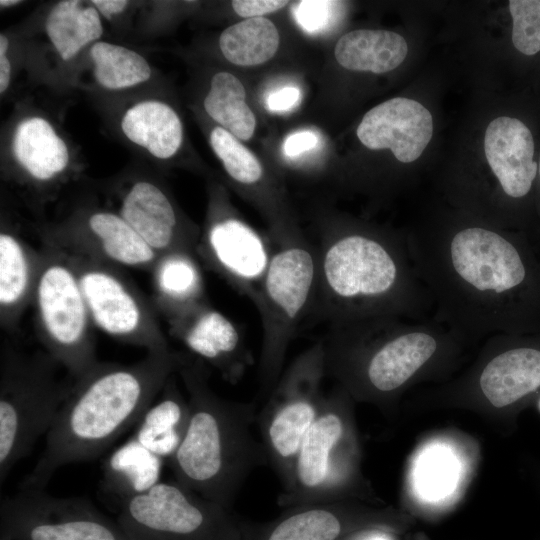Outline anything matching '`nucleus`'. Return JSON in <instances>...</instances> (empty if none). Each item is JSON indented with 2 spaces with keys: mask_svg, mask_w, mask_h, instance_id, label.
<instances>
[{
  "mask_svg": "<svg viewBox=\"0 0 540 540\" xmlns=\"http://www.w3.org/2000/svg\"><path fill=\"white\" fill-rule=\"evenodd\" d=\"M433 318L454 333H540V259L495 225L450 222L405 238Z\"/></svg>",
  "mask_w": 540,
  "mask_h": 540,
  "instance_id": "1",
  "label": "nucleus"
},
{
  "mask_svg": "<svg viewBox=\"0 0 540 540\" xmlns=\"http://www.w3.org/2000/svg\"><path fill=\"white\" fill-rule=\"evenodd\" d=\"M318 281L309 314L329 326L378 317L423 320L433 309L406 240L359 224L323 230L315 244Z\"/></svg>",
  "mask_w": 540,
  "mask_h": 540,
  "instance_id": "2",
  "label": "nucleus"
},
{
  "mask_svg": "<svg viewBox=\"0 0 540 540\" xmlns=\"http://www.w3.org/2000/svg\"><path fill=\"white\" fill-rule=\"evenodd\" d=\"M179 363L180 352L147 353L132 364L98 362L74 380L20 489L44 490L57 469L99 457L140 421Z\"/></svg>",
  "mask_w": 540,
  "mask_h": 540,
  "instance_id": "3",
  "label": "nucleus"
},
{
  "mask_svg": "<svg viewBox=\"0 0 540 540\" xmlns=\"http://www.w3.org/2000/svg\"><path fill=\"white\" fill-rule=\"evenodd\" d=\"M177 374L188 393L190 417L170 467L178 483L228 507L251 472L269 464L251 430L256 404L218 396L207 364L190 353L180 352Z\"/></svg>",
  "mask_w": 540,
  "mask_h": 540,
  "instance_id": "4",
  "label": "nucleus"
},
{
  "mask_svg": "<svg viewBox=\"0 0 540 540\" xmlns=\"http://www.w3.org/2000/svg\"><path fill=\"white\" fill-rule=\"evenodd\" d=\"M461 338L434 318L378 317L329 326L326 375L356 394L398 391Z\"/></svg>",
  "mask_w": 540,
  "mask_h": 540,
  "instance_id": "5",
  "label": "nucleus"
},
{
  "mask_svg": "<svg viewBox=\"0 0 540 540\" xmlns=\"http://www.w3.org/2000/svg\"><path fill=\"white\" fill-rule=\"evenodd\" d=\"M46 351L26 352L5 340L0 352V482L47 434L74 379Z\"/></svg>",
  "mask_w": 540,
  "mask_h": 540,
  "instance_id": "6",
  "label": "nucleus"
},
{
  "mask_svg": "<svg viewBox=\"0 0 540 540\" xmlns=\"http://www.w3.org/2000/svg\"><path fill=\"white\" fill-rule=\"evenodd\" d=\"M254 305L262 322L260 395L268 398L283 370L290 343L308 317L318 281L315 244L299 230L275 241Z\"/></svg>",
  "mask_w": 540,
  "mask_h": 540,
  "instance_id": "7",
  "label": "nucleus"
},
{
  "mask_svg": "<svg viewBox=\"0 0 540 540\" xmlns=\"http://www.w3.org/2000/svg\"><path fill=\"white\" fill-rule=\"evenodd\" d=\"M32 305L37 337L74 380L99 361L88 306L77 274L65 252L42 244Z\"/></svg>",
  "mask_w": 540,
  "mask_h": 540,
  "instance_id": "8",
  "label": "nucleus"
},
{
  "mask_svg": "<svg viewBox=\"0 0 540 540\" xmlns=\"http://www.w3.org/2000/svg\"><path fill=\"white\" fill-rule=\"evenodd\" d=\"M325 376L320 339L283 370L257 418L269 465L278 476L282 490L290 484L300 446L317 417L324 397L321 385Z\"/></svg>",
  "mask_w": 540,
  "mask_h": 540,
  "instance_id": "9",
  "label": "nucleus"
},
{
  "mask_svg": "<svg viewBox=\"0 0 540 540\" xmlns=\"http://www.w3.org/2000/svg\"><path fill=\"white\" fill-rule=\"evenodd\" d=\"M346 399L343 388L323 397L300 446L290 484L279 494L280 505L335 501L350 484L355 443Z\"/></svg>",
  "mask_w": 540,
  "mask_h": 540,
  "instance_id": "10",
  "label": "nucleus"
},
{
  "mask_svg": "<svg viewBox=\"0 0 540 540\" xmlns=\"http://www.w3.org/2000/svg\"><path fill=\"white\" fill-rule=\"evenodd\" d=\"M66 254L95 327L120 342L143 347L148 353L171 350L154 307L120 267Z\"/></svg>",
  "mask_w": 540,
  "mask_h": 540,
  "instance_id": "11",
  "label": "nucleus"
},
{
  "mask_svg": "<svg viewBox=\"0 0 540 540\" xmlns=\"http://www.w3.org/2000/svg\"><path fill=\"white\" fill-rule=\"evenodd\" d=\"M273 247L233 213L223 195L212 193L196 255L238 293L253 303Z\"/></svg>",
  "mask_w": 540,
  "mask_h": 540,
  "instance_id": "12",
  "label": "nucleus"
},
{
  "mask_svg": "<svg viewBox=\"0 0 540 540\" xmlns=\"http://www.w3.org/2000/svg\"><path fill=\"white\" fill-rule=\"evenodd\" d=\"M38 231L42 244L120 268L151 270L160 257L116 210L81 207Z\"/></svg>",
  "mask_w": 540,
  "mask_h": 540,
  "instance_id": "13",
  "label": "nucleus"
},
{
  "mask_svg": "<svg viewBox=\"0 0 540 540\" xmlns=\"http://www.w3.org/2000/svg\"><path fill=\"white\" fill-rule=\"evenodd\" d=\"M116 211L159 256L176 251L196 254L199 229L157 180L140 176L121 183Z\"/></svg>",
  "mask_w": 540,
  "mask_h": 540,
  "instance_id": "14",
  "label": "nucleus"
},
{
  "mask_svg": "<svg viewBox=\"0 0 540 540\" xmlns=\"http://www.w3.org/2000/svg\"><path fill=\"white\" fill-rule=\"evenodd\" d=\"M122 503L125 521L138 530L154 534V537H197L210 524L225 521V507L176 480L160 481L147 492Z\"/></svg>",
  "mask_w": 540,
  "mask_h": 540,
  "instance_id": "15",
  "label": "nucleus"
},
{
  "mask_svg": "<svg viewBox=\"0 0 540 540\" xmlns=\"http://www.w3.org/2000/svg\"><path fill=\"white\" fill-rule=\"evenodd\" d=\"M2 511L11 522L24 524L28 540H118L114 530L82 499L20 489L5 498Z\"/></svg>",
  "mask_w": 540,
  "mask_h": 540,
  "instance_id": "16",
  "label": "nucleus"
},
{
  "mask_svg": "<svg viewBox=\"0 0 540 540\" xmlns=\"http://www.w3.org/2000/svg\"><path fill=\"white\" fill-rule=\"evenodd\" d=\"M168 324L170 334L191 355L215 368L228 383L239 382L253 362L239 329L209 302Z\"/></svg>",
  "mask_w": 540,
  "mask_h": 540,
  "instance_id": "17",
  "label": "nucleus"
},
{
  "mask_svg": "<svg viewBox=\"0 0 540 540\" xmlns=\"http://www.w3.org/2000/svg\"><path fill=\"white\" fill-rule=\"evenodd\" d=\"M492 356L477 374V386L494 407L520 402L540 389V335H497Z\"/></svg>",
  "mask_w": 540,
  "mask_h": 540,
  "instance_id": "18",
  "label": "nucleus"
},
{
  "mask_svg": "<svg viewBox=\"0 0 540 540\" xmlns=\"http://www.w3.org/2000/svg\"><path fill=\"white\" fill-rule=\"evenodd\" d=\"M431 113L419 102L403 97L371 108L357 127L359 141L368 149H389L402 163L417 160L431 140Z\"/></svg>",
  "mask_w": 540,
  "mask_h": 540,
  "instance_id": "19",
  "label": "nucleus"
},
{
  "mask_svg": "<svg viewBox=\"0 0 540 540\" xmlns=\"http://www.w3.org/2000/svg\"><path fill=\"white\" fill-rule=\"evenodd\" d=\"M10 151L23 183L33 190H50L68 177L69 146L44 116L27 115L16 123Z\"/></svg>",
  "mask_w": 540,
  "mask_h": 540,
  "instance_id": "20",
  "label": "nucleus"
},
{
  "mask_svg": "<svg viewBox=\"0 0 540 540\" xmlns=\"http://www.w3.org/2000/svg\"><path fill=\"white\" fill-rule=\"evenodd\" d=\"M484 151L502 194L511 200L528 196L538 173L528 127L517 118H495L486 129Z\"/></svg>",
  "mask_w": 540,
  "mask_h": 540,
  "instance_id": "21",
  "label": "nucleus"
},
{
  "mask_svg": "<svg viewBox=\"0 0 540 540\" xmlns=\"http://www.w3.org/2000/svg\"><path fill=\"white\" fill-rule=\"evenodd\" d=\"M42 246L35 249L7 222L0 230V324L13 333L32 304L40 268Z\"/></svg>",
  "mask_w": 540,
  "mask_h": 540,
  "instance_id": "22",
  "label": "nucleus"
},
{
  "mask_svg": "<svg viewBox=\"0 0 540 540\" xmlns=\"http://www.w3.org/2000/svg\"><path fill=\"white\" fill-rule=\"evenodd\" d=\"M150 271L154 304L168 323L208 302L196 254L176 251L161 255Z\"/></svg>",
  "mask_w": 540,
  "mask_h": 540,
  "instance_id": "23",
  "label": "nucleus"
},
{
  "mask_svg": "<svg viewBox=\"0 0 540 540\" xmlns=\"http://www.w3.org/2000/svg\"><path fill=\"white\" fill-rule=\"evenodd\" d=\"M120 129L133 145L161 161L173 158L184 139L179 114L159 99H144L129 106L120 118Z\"/></svg>",
  "mask_w": 540,
  "mask_h": 540,
  "instance_id": "24",
  "label": "nucleus"
},
{
  "mask_svg": "<svg viewBox=\"0 0 540 540\" xmlns=\"http://www.w3.org/2000/svg\"><path fill=\"white\" fill-rule=\"evenodd\" d=\"M176 374L169 377L160 397L146 410L132 435L149 451L168 460L179 448L190 417L189 402L178 387Z\"/></svg>",
  "mask_w": 540,
  "mask_h": 540,
  "instance_id": "25",
  "label": "nucleus"
},
{
  "mask_svg": "<svg viewBox=\"0 0 540 540\" xmlns=\"http://www.w3.org/2000/svg\"><path fill=\"white\" fill-rule=\"evenodd\" d=\"M102 20L91 1L62 0L49 10L44 29L56 54L63 61H70L101 40Z\"/></svg>",
  "mask_w": 540,
  "mask_h": 540,
  "instance_id": "26",
  "label": "nucleus"
},
{
  "mask_svg": "<svg viewBox=\"0 0 540 540\" xmlns=\"http://www.w3.org/2000/svg\"><path fill=\"white\" fill-rule=\"evenodd\" d=\"M405 39L392 31L358 29L339 38L334 48L336 61L357 72L383 74L397 68L405 59Z\"/></svg>",
  "mask_w": 540,
  "mask_h": 540,
  "instance_id": "27",
  "label": "nucleus"
},
{
  "mask_svg": "<svg viewBox=\"0 0 540 540\" xmlns=\"http://www.w3.org/2000/svg\"><path fill=\"white\" fill-rule=\"evenodd\" d=\"M163 458L129 438L103 464V488L122 501L150 490L160 482Z\"/></svg>",
  "mask_w": 540,
  "mask_h": 540,
  "instance_id": "28",
  "label": "nucleus"
},
{
  "mask_svg": "<svg viewBox=\"0 0 540 540\" xmlns=\"http://www.w3.org/2000/svg\"><path fill=\"white\" fill-rule=\"evenodd\" d=\"M203 106L217 126L239 140L247 141L254 135L256 118L246 102L243 83L234 74L220 71L212 76Z\"/></svg>",
  "mask_w": 540,
  "mask_h": 540,
  "instance_id": "29",
  "label": "nucleus"
},
{
  "mask_svg": "<svg viewBox=\"0 0 540 540\" xmlns=\"http://www.w3.org/2000/svg\"><path fill=\"white\" fill-rule=\"evenodd\" d=\"M279 44V31L266 17L239 21L224 29L219 37L224 58L242 67L258 66L271 60Z\"/></svg>",
  "mask_w": 540,
  "mask_h": 540,
  "instance_id": "30",
  "label": "nucleus"
},
{
  "mask_svg": "<svg viewBox=\"0 0 540 540\" xmlns=\"http://www.w3.org/2000/svg\"><path fill=\"white\" fill-rule=\"evenodd\" d=\"M92 76L108 91L134 88L150 80L152 68L137 51L108 41H97L89 48Z\"/></svg>",
  "mask_w": 540,
  "mask_h": 540,
  "instance_id": "31",
  "label": "nucleus"
},
{
  "mask_svg": "<svg viewBox=\"0 0 540 540\" xmlns=\"http://www.w3.org/2000/svg\"><path fill=\"white\" fill-rule=\"evenodd\" d=\"M297 506L269 529L265 540H336L343 532L342 511L334 501Z\"/></svg>",
  "mask_w": 540,
  "mask_h": 540,
  "instance_id": "32",
  "label": "nucleus"
},
{
  "mask_svg": "<svg viewBox=\"0 0 540 540\" xmlns=\"http://www.w3.org/2000/svg\"><path fill=\"white\" fill-rule=\"evenodd\" d=\"M509 10L513 45L525 55L536 54L540 51V0H511Z\"/></svg>",
  "mask_w": 540,
  "mask_h": 540,
  "instance_id": "33",
  "label": "nucleus"
},
{
  "mask_svg": "<svg viewBox=\"0 0 540 540\" xmlns=\"http://www.w3.org/2000/svg\"><path fill=\"white\" fill-rule=\"evenodd\" d=\"M338 4L334 1H300L294 8V17L305 31L317 33L332 22L333 10Z\"/></svg>",
  "mask_w": 540,
  "mask_h": 540,
  "instance_id": "34",
  "label": "nucleus"
},
{
  "mask_svg": "<svg viewBox=\"0 0 540 540\" xmlns=\"http://www.w3.org/2000/svg\"><path fill=\"white\" fill-rule=\"evenodd\" d=\"M284 0H235L231 2L234 12L245 19L260 18L284 8Z\"/></svg>",
  "mask_w": 540,
  "mask_h": 540,
  "instance_id": "35",
  "label": "nucleus"
},
{
  "mask_svg": "<svg viewBox=\"0 0 540 540\" xmlns=\"http://www.w3.org/2000/svg\"><path fill=\"white\" fill-rule=\"evenodd\" d=\"M300 99V89L287 85L269 93L265 99V105L272 112H287L295 108Z\"/></svg>",
  "mask_w": 540,
  "mask_h": 540,
  "instance_id": "36",
  "label": "nucleus"
},
{
  "mask_svg": "<svg viewBox=\"0 0 540 540\" xmlns=\"http://www.w3.org/2000/svg\"><path fill=\"white\" fill-rule=\"evenodd\" d=\"M319 137L311 130L297 131L290 134L284 141L283 152L290 159H296L305 152L317 147Z\"/></svg>",
  "mask_w": 540,
  "mask_h": 540,
  "instance_id": "37",
  "label": "nucleus"
},
{
  "mask_svg": "<svg viewBox=\"0 0 540 540\" xmlns=\"http://www.w3.org/2000/svg\"><path fill=\"white\" fill-rule=\"evenodd\" d=\"M10 41L7 35H0V94L3 96L8 90L12 79V64L8 55Z\"/></svg>",
  "mask_w": 540,
  "mask_h": 540,
  "instance_id": "38",
  "label": "nucleus"
},
{
  "mask_svg": "<svg viewBox=\"0 0 540 540\" xmlns=\"http://www.w3.org/2000/svg\"><path fill=\"white\" fill-rule=\"evenodd\" d=\"M91 2L101 17L108 20L123 14L130 5V2L126 0H92Z\"/></svg>",
  "mask_w": 540,
  "mask_h": 540,
  "instance_id": "39",
  "label": "nucleus"
},
{
  "mask_svg": "<svg viewBox=\"0 0 540 540\" xmlns=\"http://www.w3.org/2000/svg\"><path fill=\"white\" fill-rule=\"evenodd\" d=\"M22 3V1L19 0H1L0 1V7L3 8H11L14 6H18Z\"/></svg>",
  "mask_w": 540,
  "mask_h": 540,
  "instance_id": "40",
  "label": "nucleus"
},
{
  "mask_svg": "<svg viewBox=\"0 0 540 540\" xmlns=\"http://www.w3.org/2000/svg\"><path fill=\"white\" fill-rule=\"evenodd\" d=\"M369 540H386L383 536L376 535L371 537Z\"/></svg>",
  "mask_w": 540,
  "mask_h": 540,
  "instance_id": "41",
  "label": "nucleus"
},
{
  "mask_svg": "<svg viewBox=\"0 0 540 540\" xmlns=\"http://www.w3.org/2000/svg\"><path fill=\"white\" fill-rule=\"evenodd\" d=\"M537 408H538V410L540 411V397H539V399H538V401H537Z\"/></svg>",
  "mask_w": 540,
  "mask_h": 540,
  "instance_id": "42",
  "label": "nucleus"
},
{
  "mask_svg": "<svg viewBox=\"0 0 540 540\" xmlns=\"http://www.w3.org/2000/svg\"><path fill=\"white\" fill-rule=\"evenodd\" d=\"M538 173H539V176H540V161H539V165H538Z\"/></svg>",
  "mask_w": 540,
  "mask_h": 540,
  "instance_id": "43",
  "label": "nucleus"
}]
</instances>
